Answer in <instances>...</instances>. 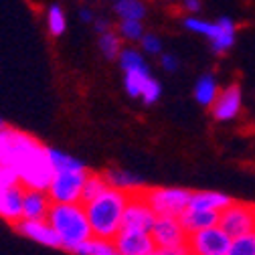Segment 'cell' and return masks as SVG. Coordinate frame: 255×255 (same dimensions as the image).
I'll return each instance as SVG.
<instances>
[{
	"instance_id": "44dd1931",
	"label": "cell",
	"mask_w": 255,
	"mask_h": 255,
	"mask_svg": "<svg viewBox=\"0 0 255 255\" xmlns=\"http://www.w3.org/2000/svg\"><path fill=\"white\" fill-rule=\"evenodd\" d=\"M75 255H120L114 239H102V237H91L87 243H83Z\"/></svg>"
},
{
	"instance_id": "8fae6325",
	"label": "cell",
	"mask_w": 255,
	"mask_h": 255,
	"mask_svg": "<svg viewBox=\"0 0 255 255\" xmlns=\"http://www.w3.org/2000/svg\"><path fill=\"white\" fill-rule=\"evenodd\" d=\"M14 229L24 235L26 239L35 241L43 247H53V249H61L59 237L53 231V227L49 225L47 219H20L18 223H14Z\"/></svg>"
},
{
	"instance_id": "8992f818",
	"label": "cell",
	"mask_w": 255,
	"mask_h": 255,
	"mask_svg": "<svg viewBox=\"0 0 255 255\" xmlns=\"http://www.w3.org/2000/svg\"><path fill=\"white\" fill-rule=\"evenodd\" d=\"M89 172L85 168L79 170H61L55 172L47 193L53 203H81L83 197V184Z\"/></svg>"
},
{
	"instance_id": "4dcf8cb0",
	"label": "cell",
	"mask_w": 255,
	"mask_h": 255,
	"mask_svg": "<svg viewBox=\"0 0 255 255\" xmlns=\"http://www.w3.org/2000/svg\"><path fill=\"white\" fill-rule=\"evenodd\" d=\"M140 43H142V49L146 53H150V55H160L162 53V41H160V37L154 35V33H144Z\"/></svg>"
},
{
	"instance_id": "f1b7e54d",
	"label": "cell",
	"mask_w": 255,
	"mask_h": 255,
	"mask_svg": "<svg viewBox=\"0 0 255 255\" xmlns=\"http://www.w3.org/2000/svg\"><path fill=\"white\" fill-rule=\"evenodd\" d=\"M120 33L128 41H140L144 37V26L142 20H122L120 22Z\"/></svg>"
},
{
	"instance_id": "4fadbf2b",
	"label": "cell",
	"mask_w": 255,
	"mask_h": 255,
	"mask_svg": "<svg viewBox=\"0 0 255 255\" xmlns=\"http://www.w3.org/2000/svg\"><path fill=\"white\" fill-rule=\"evenodd\" d=\"M241 104H243L241 87L237 83H233L223 91H219L215 104L211 106V114L217 122H229V120H235L239 116Z\"/></svg>"
},
{
	"instance_id": "cb8c5ba5",
	"label": "cell",
	"mask_w": 255,
	"mask_h": 255,
	"mask_svg": "<svg viewBox=\"0 0 255 255\" xmlns=\"http://www.w3.org/2000/svg\"><path fill=\"white\" fill-rule=\"evenodd\" d=\"M108 188H110V184H108L106 176H102V174H89L87 180H85V184H83V197H81V203H83V205L89 203L91 199L100 197L104 190H108Z\"/></svg>"
},
{
	"instance_id": "484cf974",
	"label": "cell",
	"mask_w": 255,
	"mask_h": 255,
	"mask_svg": "<svg viewBox=\"0 0 255 255\" xmlns=\"http://www.w3.org/2000/svg\"><path fill=\"white\" fill-rule=\"evenodd\" d=\"M227 255H255V231L235 237Z\"/></svg>"
},
{
	"instance_id": "603a6c76",
	"label": "cell",
	"mask_w": 255,
	"mask_h": 255,
	"mask_svg": "<svg viewBox=\"0 0 255 255\" xmlns=\"http://www.w3.org/2000/svg\"><path fill=\"white\" fill-rule=\"evenodd\" d=\"M116 12L122 16V20H142L146 16V6L142 0H118Z\"/></svg>"
},
{
	"instance_id": "e0dca14e",
	"label": "cell",
	"mask_w": 255,
	"mask_h": 255,
	"mask_svg": "<svg viewBox=\"0 0 255 255\" xmlns=\"http://www.w3.org/2000/svg\"><path fill=\"white\" fill-rule=\"evenodd\" d=\"M106 180L112 188H118V190H124L128 195H138L146 188L144 186V178H140L138 174L130 172V170H122V168H112L108 170L106 174Z\"/></svg>"
},
{
	"instance_id": "30bf717a",
	"label": "cell",
	"mask_w": 255,
	"mask_h": 255,
	"mask_svg": "<svg viewBox=\"0 0 255 255\" xmlns=\"http://www.w3.org/2000/svg\"><path fill=\"white\" fill-rule=\"evenodd\" d=\"M156 219H158L156 213L152 211V207L148 205V201L144 199L142 193L130 195V201H128V207H126V211H124L122 229L152 233V227H154Z\"/></svg>"
},
{
	"instance_id": "9c48e42d",
	"label": "cell",
	"mask_w": 255,
	"mask_h": 255,
	"mask_svg": "<svg viewBox=\"0 0 255 255\" xmlns=\"http://www.w3.org/2000/svg\"><path fill=\"white\" fill-rule=\"evenodd\" d=\"M150 235L158 249H184L188 241V233L178 217H158Z\"/></svg>"
},
{
	"instance_id": "d6986e66",
	"label": "cell",
	"mask_w": 255,
	"mask_h": 255,
	"mask_svg": "<svg viewBox=\"0 0 255 255\" xmlns=\"http://www.w3.org/2000/svg\"><path fill=\"white\" fill-rule=\"evenodd\" d=\"M217 95H219V85H217L215 75H211V73L201 75L197 85H195V100H197V104H201L205 108H211L215 104V100H217Z\"/></svg>"
},
{
	"instance_id": "2e32d148",
	"label": "cell",
	"mask_w": 255,
	"mask_h": 255,
	"mask_svg": "<svg viewBox=\"0 0 255 255\" xmlns=\"http://www.w3.org/2000/svg\"><path fill=\"white\" fill-rule=\"evenodd\" d=\"M219 215L221 213H215V211H203V209H193L188 207L178 219L182 223V227L188 235L193 233H199L203 229H209V227H217L219 225Z\"/></svg>"
},
{
	"instance_id": "3957f363",
	"label": "cell",
	"mask_w": 255,
	"mask_h": 255,
	"mask_svg": "<svg viewBox=\"0 0 255 255\" xmlns=\"http://www.w3.org/2000/svg\"><path fill=\"white\" fill-rule=\"evenodd\" d=\"M128 201H130V195L110 186L100 197L85 203V213L91 223L93 237L116 239V235L122 231V221Z\"/></svg>"
},
{
	"instance_id": "836d02e7",
	"label": "cell",
	"mask_w": 255,
	"mask_h": 255,
	"mask_svg": "<svg viewBox=\"0 0 255 255\" xmlns=\"http://www.w3.org/2000/svg\"><path fill=\"white\" fill-rule=\"evenodd\" d=\"M152 255H188L186 247L184 249H156Z\"/></svg>"
},
{
	"instance_id": "6da1fadb",
	"label": "cell",
	"mask_w": 255,
	"mask_h": 255,
	"mask_svg": "<svg viewBox=\"0 0 255 255\" xmlns=\"http://www.w3.org/2000/svg\"><path fill=\"white\" fill-rule=\"evenodd\" d=\"M0 166L16 170L24 188L47 190L55 176L47 146L12 128H4L0 132Z\"/></svg>"
},
{
	"instance_id": "7c38bea8",
	"label": "cell",
	"mask_w": 255,
	"mask_h": 255,
	"mask_svg": "<svg viewBox=\"0 0 255 255\" xmlns=\"http://www.w3.org/2000/svg\"><path fill=\"white\" fill-rule=\"evenodd\" d=\"M120 255H152L158 247L150 233L122 229L114 239Z\"/></svg>"
},
{
	"instance_id": "d6a6232c",
	"label": "cell",
	"mask_w": 255,
	"mask_h": 255,
	"mask_svg": "<svg viewBox=\"0 0 255 255\" xmlns=\"http://www.w3.org/2000/svg\"><path fill=\"white\" fill-rule=\"evenodd\" d=\"M182 8L190 14H197L201 10V0H182Z\"/></svg>"
},
{
	"instance_id": "83f0119b",
	"label": "cell",
	"mask_w": 255,
	"mask_h": 255,
	"mask_svg": "<svg viewBox=\"0 0 255 255\" xmlns=\"http://www.w3.org/2000/svg\"><path fill=\"white\" fill-rule=\"evenodd\" d=\"M100 51L104 53V57H108V59H116V57H120V53H122V47H120V37L116 35V33H104V35H100Z\"/></svg>"
},
{
	"instance_id": "ba28073f",
	"label": "cell",
	"mask_w": 255,
	"mask_h": 255,
	"mask_svg": "<svg viewBox=\"0 0 255 255\" xmlns=\"http://www.w3.org/2000/svg\"><path fill=\"white\" fill-rule=\"evenodd\" d=\"M219 227L227 231L233 239L255 231V205L233 201L219 215Z\"/></svg>"
},
{
	"instance_id": "f546056e",
	"label": "cell",
	"mask_w": 255,
	"mask_h": 255,
	"mask_svg": "<svg viewBox=\"0 0 255 255\" xmlns=\"http://www.w3.org/2000/svg\"><path fill=\"white\" fill-rule=\"evenodd\" d=\"M160 95H162V85L152 77V79L146 83V87H144V91H142L140 98H142V102H144L146 106H152V104L158 102V98H160Z\"/></svg>"
},
{
	"instance_id": "5b68a950",
	"label": "cell",
	"mask_w": 255,
	"mask_h": 255,
	"mask_svg": "<svg viewBox=\"0 0 255 255\" xmlns=\"http://www.w3.org/2000/svg\"><path fill=\"white\" fill-rule=\"evenodd\" d=\"M184 26L190 30V33H197L209 39L213 53L221 55L227 53L233 45H235V22L229 16H221L217 22H209L197 16H188L184 18Z\"/></svg>"
},
{
	"instance_id": "7a4b0ae2",
	"label": "cell",
	"mask_w": 255,
	"mask_h": 255,
	"mask_svg": "<svg viewBox=\"0 0 255 255\" xmlns=\"http://www.w3.org/2000/svg\"><path fill=\"white\" fill-rule=\"evenodd\" d=\"M47 221L59 237L61 249L65 251L77 253V249L93 237L83 203H53Z\"/></svg>"
},
{
	"instance_id": "d590c367",
	"label": "cell",
	"mask_w": 255,
	"mask_h": 255,
	"mask_svg": "<svg viewBox=\"0 0 255 255\" xmlns=\"http://www.w3.org/2000/svg\"><path fill=\"white\" fill-rule=\"evenodd\" d=\"M79 16H81V20H85V22L93 20V14H91L89 8H81V10H79Z\"/></svg>"
},
{
	"instance_id": "ac0fdd59",
	"label": "cell",
	"mask_w": 255,
	"mask_h": 255,
	"mask_svg": "<svg viewBox=\"0 0 255 255\" xmlns=\"http://www.w3.org/2000/svg\"><path fill=\"white\" fill-rule=\"evenodd\" d=\"M231 203H233V199L229 195L217 193V190H197V193H193V197H190V207L193 209L215 211V213L225 211Z\"/></svg>"
},
{
	"instance_id": "277c9868",
	"label": "cell",
	"mask_w": 255,
	"mask_h": 255,
	"mask_svg": "<svg viewBox=\"0 0 255 255\" xmlns=\"http://www.w3.org/2000/svg\"><path fill=\"white\" fill-rule=\"evenodd\" d=\"M156 217H180L190 207L193 190L180 186H152L142 190Z\"/></svg>"
},
{
	"instance_id": "ffe728a7",
	"label": "cell",
	"mask_w": 255,
	"mask_h": 255,
	"mask_svg": "<svg viewBox=\"0 0 255 255\" xmlns=\"http://www.w3.org/2000/svg\"><path fill=\"white\" fill-rule=\"evenodd\" d=\"M150 79H152V75H150L148 67H142V69H136V71H128V73H124V87H126L128 95L140 98Z\"/></svg>"
},
{
	"instance_id": "52a82bcc",
	"label": "cell",
	"mask_w": 255,
	"mask_h": 255,
	"mask_svg": "<svg viewBox=\"0 0 255 255\" xmlns=\"http://www.w3.org/2000/svg\"><path fill=\"white\" fill-rule=\"evenodd\" d=\"M233 237L217 225L188 235L186 251L188 255H227Z\"/></svg>"
},
{
	"instance_id": "4316f807",
	"label": "cell",
	"mask_w": 255,
	"mask_h": 255,
	"mask_svg": "<svg viewBox=\"0 0 255 255\" xmlns=\"http://www.w3.org/2000/svg\"><path fill=\"white\" fill-rule=\"evenodd\" d=\"M120 65H122L124 73L136 71V69H142V67H148L146 61H144V57H142L138 51H134V49H124V51L120 53Z\"/></svg>"
},
{
	"instance_id": "5bb4252c",
	"label": "cell",
	"mask_w": 255,
	"mask_h": 255,
	"mask_svg": "<svg viewBox=\"0 0 255 255\" xmlns=\"http://www.w3.org/2000/svg\"><path fill=\"white\" fill-rule=\"evenodd\" d=\"M53 201L47 190L39 188H24L22 197V219H47Z\"/></svg>"
},
{
	"instance_id": "1f68e13d",
	"label": "cell",
	"mask_w": 255,
	"mask_h": 255,
	"mask_svg": "<svg viewBox=\"0 0 255 255\" xmlns=\"http://www.w3.org/2000/svg\"><path fill=\"white\" fill-rule=\"evenodd\" d=\"M160 63H162V67L166 69V71H176L178 69V59L172 55V53H162L160 55Z\"/></svg>"
},
{
	"instance_id": "7402d4cb",
	"label": "cell",
	"mask_w": 255,
	"mask_h": 255,
	"mask_svg": "<svg viewBox=\"0 0 255 255\" xmlns=\"http://www.w3.org/2000/svg\"><path fill=\"white\" fill-rule=\"evenodd\" d=\"M49 152V160L55 168V172H61V170H79V168H85L81 160H77V158L65 154V152H61L57 148H47Z\"/></svg>"
},
{
	"instance_id": "74e56055",
	"label": "cell",
	"mask_w": 255,
	"mask_h": 255,
	"mask_svg": "<svg viewBox=\"0 0 255 255\" xmlns=\"http://www.w3.org/2000/svg\"><path fill=\"white\" fill-rule=\"evenodd\" d=\"M114 2H118V0H114Z\"/></svg>"
},
{
	"instance_id": "8d00e7d4",
	"label": "cell",
	"mask_w": 255,
	"mask_h": 255,
	"mask_svg": "<svg viewBox=\"0 0 255 255\" xmlns=\"http://www.w3.org/2000/svg\"><path fill=\"white\" fill-rule=\"evenodd\" d=\"M4 128H6V124H4V120H2V118H0V132H2Z\"/></svg>"
},
{
	"instance_id": "9a60e30c",
	"label": "cell",
	"mask_w": 255,
	"mask_h": 255,
	"mask_svg": "<svg viewBox=\"0 0 255 255\" xmlns=\"http://www.w3.org/2000/svg\"><path fill=\"white\" fill-rule=\"evenodd\" d=\"M22 197H24V186H2L0 188V217L18 223L22 219Z\"/></svg>"
},
{
	"instance_id": "d4e9b609",
	"label": "cell",
	"mask_w": 255,
	"mask_h": 255,
	"mask_svg": "<svg viewBox=\"0 0 255 255\" xmlns=\"http://www.w3.org/2000/svg\"><path fill=\"white\" fill-rule=\"evenodd\" d=\"M47 26H49V33L59 37L65 33L67 28V18H65V12L59 4H53L49 10H47Z\"/></svg>"
},
{
	"instance_id": "e575fe53",
	"label": "cell",
	"mask_w": 255,
	"mask_h": 255,
	"mask_svg": "<svg viewBox=\"0 0 255 255\" xmlns=\"http://www.w3.org/2000/svg\"><path fill=\"white\" fill-rule=\"evenodd\" d=\"M93 26H95V30L98 33H110V22L106 20V18H98V20H93Z\"/></svg>"
}]
</instances>
